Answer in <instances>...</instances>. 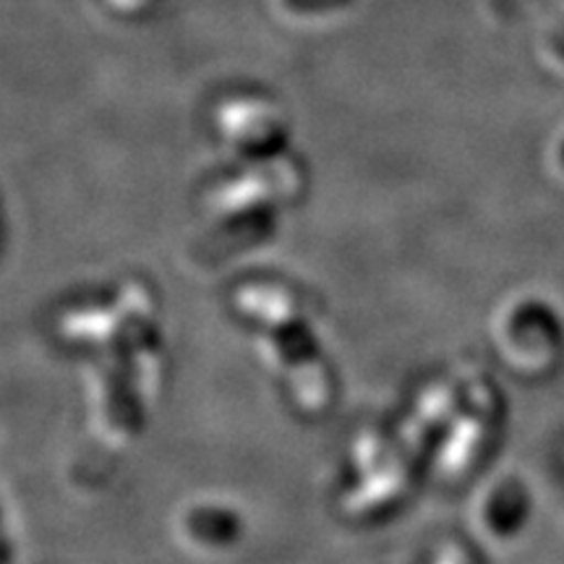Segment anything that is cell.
I'll return each instance as SVG.
<instances>
[{
	"label": "cell",
	"mask_w": 564,
	"mask_h": 564,
	"mask_svg": "<svg viewBox=\"0 0 564 564\" xmlns=\"http://www.w3.org/2000/svg\"><path fill=\"white\" fill-rule=\"evenodd\" d=\"M528 512V491L523 484L507 481L494 489L489 497V507H486V520L489 528L499 535H510L520 528V520H525Z\"/></svg>",
	"instance_id": "1"
}]
</instances>
